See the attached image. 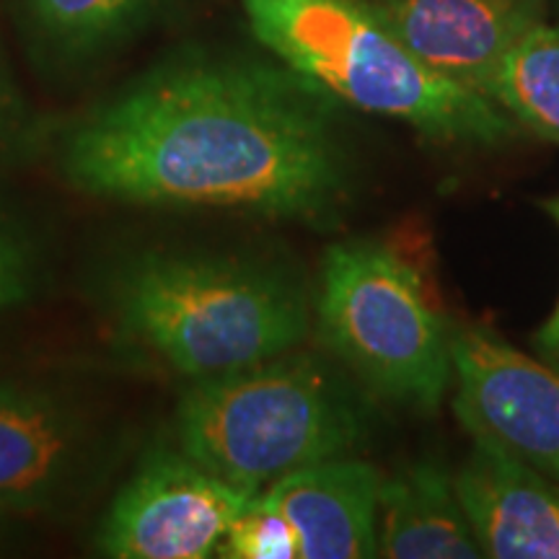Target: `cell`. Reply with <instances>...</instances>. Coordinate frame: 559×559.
<instances>
[{"label":"cell","mask_w":559,"mask_h":559,"mask_svg":"<svg viewBox=\"0 0 559 559\" xmlns=\"http://www.w3.org/2000/svg\"><path fill=\"white\" fill-rule=\"evenodd\" d=\"M425 66L487 96L502 60L542 24L544 0H368Z\"/></svg>","instance_id":"obj_9"},{"label":"cell","mask_w":559,"mask_h":559,"mask_svg":"<svg viewBox=\"0 0 559 559\" xmlns=\"http://www.w3.org/2000/svg\"><path fill=\"white\" fill-rule=\"evenodd\" d=\"M111 306L128 337L192 381L290 353L309 332L296 280L226 257H138L117 272Z\"/></svg>","instance_id":"obj_3"},{"label":"cell","mask_w":559,"mask_h":559,"mask_svg":"<svg viewBox=\"0 0 559 559\" xmlns=\"http://www.w3.org/2000/svg\"><path fill=\"white\" fill-rule=\"evenodd\" d=\"M337 104L288 66L179 55L68 124L52 153L86 198L337 226L353 198Z\"/></svg>","instance_id":"obj_1"},{"label":"cell","mask_w":559,"mask_h":559,"mask_svg":"<svg viewBox=\"0 0 559 559\" xmlns=\"http://www.w3.org/2000/svg\"><path fill=\"white\" fill-rule=\"evenodd\" d=\"M50 130L34 115L0 47V171L24 164L50 145Z\"/></svg>","instance_id":"obj_17"},{"label":"cell","mask_w":559,"mask_h":559,"mask_svg":"<svg viewBox=\"0 0 559 559\" xmlns=\"http://www.w3.org/2000/svg\"><path fill=\"white\" fill-rule=\"evenodd\" d=\"M249 29L290 70L368 115L432 143L498 145L515 135L500 104L425 66L368 0H241Z\"/></svg>","instance_id":"obj_2"},{"label":"cell","mask_w":559,"mask_h":559,"mask_svg":"<svg viewBox=\"0 0 559 559\" xmlns=\"http://www.w3.org/2000/svg\"><path fill=\"white\" fill-rule=\"evenodd\" d=\"M326 349L383 400L436 412L453 379L451 332L409 262L373 241L334 243L321 264Z\"/></svg>","instance_id":"obj_5"},{"label":"cell","mask_w":559,"mask_h":559,"mask_svg":"<svg viewBox=\"0 0 559 559\" xmlns=\"http://www.w3.org/2000/svg\"><path fill=\"white\" fill-rule=\"evenodd\" d=\"M383 474L368 461L337 456L283 474L267 489L298 531L300 559L379 557Z\"/></svg>","instance_id":"obj_11"},{"label":"cell","mask_w":559,"mask_h":559,"mask_svg":"<svg viewBox=\"0 0 559 559\" xmlns=\"http://www.w3.org/2000/svg\"><path fill=\"white\" fill-rule=\"evenodd\" d=\"M542 207L547 210V215L559 226V194L549 200H542ZM534 345L544 355V360L549 362L551 368L559 370V300L557 309L551 311V317L544 321V326L534 334Z\"/></svg>","instance_id":"obj_18"},{"label":"cell","mask_w":559,"mask_h":559,"mask_svg":"<svg viewBox=\"0 0 559 559\" xmlns=\"http://www.w3.org/2000/svg\"><path fill=\"white\" fill-rule=\"evenodd\" d=\"M489 99L559 145V26L536 24L502 60Z\"/></svg>","instance_id":"obj_13"},{"label":"cell","mask_w":559,"mask_h":559,"mask_svg":"<svg viewBox=\"0 0 559 559\" xmlns=\"http://www.w3.org/2000/svg\"><path fill=\"white\" fill-rule=\"evenodd\" d=\"M254 495L185 451H153L104 515L96 549L111 559H205Z\"/></svg>","instance_id":"obj_7"},{"label":"cell","mask_w":559,"mask_h":559,"mask_svg":"<svg viewBox=\"0 0 559 559\" xmlns=\"http://www.w3.org/2000/svg\"><path fill=\"white\" fill-rule=\"evenodd\" d=\"M153 0H26L32 29L55 55L86 58L135 29Z\"/></svg>","instance_id":"obj_14"},{"label":"cell","mask_w":559,"mask_h":559,"mask_svg":"<svg viewBox=\"0 0 559 559\" xmlns=\"http://www.w3.org/2000/svg\"><path fill=\"white\" fill-rule=\"evenodd\" d=\"M41 251L32 228L0 205V311L26 304L39 288Z\"/></svg>","instance_id":"obj_16"},{"label":"cell","mask_w":559,"mask_h":559,"mask_svg":"<svg viewBox=\"0 0 559 559\" xmlns=\"http://www.w3.org/2000/svg\"><path fill=\"white\" fill-rule=\"evenodd\" d=\"M215 557L300 559L298 531L267 492H257L228 526Z\"/></svg>","instance_id":"obj_15"},{"label":"cell","mask_w":559,"mask_h":559,"mask_svg":"<svg viewBox=\"0 0 559 559\" xmlns=\"http://www.w3.org/2000/svg\"><path fill=\"white\" fill-rule=\"evenodd\" d=\"M117 445L66 391L0 383V510L60 513L107 479Z\"/></svg>","instance_id":"obj_6"},{"label":"cell","mask_w":559,"mask_h":559,"mask_svg":"<svg viewBox=\"0 0 559 559\" xmlns=\"http://www.w3.org/2000/svg\"><path fill=\"white\" fill-rule=\"evenodd\" d=\"M379 557L481 559V544L461 506L453 474L438 459H419L383 477Z\"/></svg>","instance_id":"obj_12"},{"label":"cell","mask_w":559,"mask_h":559,"mask_svg":"<svg viewBox=\"0 0 559 559\" xmlns=\"http://www.w3.org/2000/svg\"><path fill=\"white\" fill-rule=\"evenodd\" d=\"M11 519H13V513H9V510H0V544H3L5 534H9Z\"/></svg>","instance_id":"obj_19"},{"label":"cell","mask_w":559,"mask_h":559,"mask_svg":"<svg viewBox=\"0 0 559 559\" xmlns=\"http://www.w3.org/2000/svg\"><path fill=\"white\" fill-rule=\"evenodd\" d=\"M472 451L453 472L485 557L559 559V485L500 443L469 436Z\"/></svg>","instance_id":"obj_10"},{"label":"cell","mask_w":559,"mask_h":559,"mask_svg":"<svg viewBox=\"0 0 559 559\" xmlns=\"http://www.w3.org/2000/svg\"><path fill=\"white\" fill-rule=\"evenodd\" d=\"M453 412L469 436H485L559 485V370L479 326L451 332Z\"/></svg>","instance_id":"obj_8"},{"label":"cell","mask_w":559,"mask_h":559,"mask_svg":"<svg viewBox=\"0 0 559 559\" xmlns=\"http://www.w3.org/2000/svg\"><path fill=\"white\" fill-rule=\"evenodd\" d=\"M368 430L358 391L313 355L283 353L198 379L177 407L179 449L249 495L300 466L349 456Z\"/></svg>","instance_id":"obj_4"}]
</instances>
